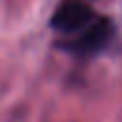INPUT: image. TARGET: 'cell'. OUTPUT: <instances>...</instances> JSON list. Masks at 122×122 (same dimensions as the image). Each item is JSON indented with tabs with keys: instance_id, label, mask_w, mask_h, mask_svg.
Returning a JSON list of instances; mask_svg holds the SVG:
<instances>
[{
	"instance_id": "cell-1",
	"label": "cell",
	"mask_w": 122,
	"mask_h": 122,
	"mask_svg": "<svg viewBox=\"0 0 122 122\" xmlns=\"http://www.w3.org/2000/svg\"><path fill=\"white\" fill-rule=\"evenodd\" d=\"M114 34V27L107 17H95L88 27L76 32L74 38H71L65 44V50L78 57H92L99 51H103Z\"/></svg>"
},
{
	"instance_id": "cell-2",
	"label": "cell",
	"mask_w": 122,
	"mask_h": 122,
	"mask_svg": "<svg viewBox=\"0 0 122 122\" xmlns=\"http://www.w3.org/2000/svg\"><path fill=\"white\" fill-rule=\"evenodd\" d=\"M97 15L93 10L82 2V0H63L53 17H51V27L63 34H76L84 27H88Z\"/></svg>"
}]
</instances>
